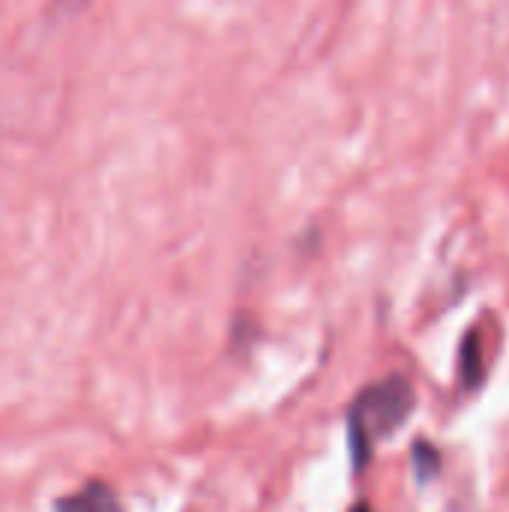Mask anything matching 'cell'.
<instances>
[{
	"label": "cell",
	"mask_w": 509,
	"mask_h": 512,
	"mask_svg": "<svg viewBox=\"0 0 509 512\" xmlns=\"http://www.w3.org/2000/svg\"><path fill=\"white\" fill-rule=\"evenodd\" d=\"M459 372H462V384L480 387L486 378V363H483V342L477 330H468L462 339V351H459Z\"/></svg>",
	"instance_id": "3957f363"
},
{
	"label": "cell",
	"mask_w": 509,
	"mask_h": 512,
	"mask_svg": "<svg viewBox=\"0 0 509 512\" xmlns=\"http://www.w3.org/2000/svg\"><path fill=\"white\" fill-rule=\"evenodd\" d=\"M351 512H372V510H369V504H366V501H360V504H357Z\"/></svg>",
	"instance_id": "5b68a950"
},
{
	"label": "cell",
	"mask_w": 509,
	"mask_h": 512,
	"mask_svg": "<svg viewBox=\"0 0 509 512\" xmlns=\"http://www.w3.org/2000/svg\"><path fill=\"white\" fill-rule=\"evenodd\" d=\"M57 512H123L114 489L108 483H87L81 492L75 495H66L57 501Z\"/></svg>",
	"instance_id": "7a4b0ae2"
},
{
	"label": "cell",
	"mask_w": 509,
	"mask_h": 512,
	"mask_svg": "<svg viewBox=\"0 0 509 512\" xmlns=\"http://www.w3.org/2000/svg\"><path fill=\"white\" fill-rule=\"evenodd\" d=\"M414 387L402 375H390L369 390L357 396L348 414V432H351V456L354 465L363 468L369 462L372 444L393 435L414 411Z\"/></svg>",
	"instance_id": "6da1fadb"
},
{
	"label": "cell",
	"mask_w": 509,
	"mask_h": 512,
	"mask_svg": "<svg viewBox=\"0 0 509 512\" xmlns=\"http://www.w3.org/2000/svg\"><path fill=\"white\" fill-rule=\"evenodd\" d=\"M414 471L420 483H429L441 471V453L429 441H414Z\"/></svg>",
	"instance_id": "277c9868"
}]
</instances>
